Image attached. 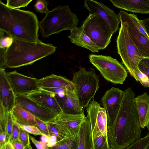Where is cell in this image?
Masks as SVG:
<instances>
[{
	"instance_id": "obj_16",
	"label": "cell",
	"mask_w": 149,
	"mask_h": 149,
	"mask_svg": "<svg viewBox=\"0 0 149 149\" xmlns=\"http://www.w3.org/2000/svg\"><path fill=\"white\" fill-rule=\"evenodd\" d=\"M54 94L63 112L67 114H77L84 112V108L74 91L68 90L64 93Z\"/></svg>"
},
{
	"instance_id": "obj_10",
	"label": "cell",
	"mask_w": 149,
	"mask_h": 149,
	"mask_svg": "<svg viewBox=\"0 0 149 149\" xmlns=\"http://www.w3.org/2000/svg\"><path fill=\"white\" fill-rule=\"evenodd\" d=\"M86 117L84 112L77 114H67L62 112L52 124L65 137L78 138L82 125Z\"/></svg>"
},
{
	"instance_id": "obj_31",
	"label": "cell",
	"mask_w": 149,
	"mask_h": 149,
	"mask_svg": "<svg viewBox=\"0 0 149 149\" xmlns=\"http://www.w3.org/2000/svg\"><path fill=\"white\" fill-rule=\"evenodd\" d=\"M17 124L20 128L29 133L35 135L49 137L43 133L37 126L33 125H23L17 123Z\"/></svg>"
},
{
	"instance_id": "obj_48",
	"label": "cell",
	"mask_w": 149,
	"mask_h": 149,
	"mask_svg": "<svg viewBox=\"0 0 149 149\" xmlns=\"http://www.w3.org/2000/svg\"><path fill=\"white\" fill-rule=\"evenodd\" d=\"M148 149H149V147L148 148Z\"/></svg>"
},
{
	"instance_id": "obj_29",
	"label": "cell",
	"mask_w": 149,
	"mask_h": 149,
	"mask_svg": "<svg viewBox=\"0 0 149 149\" xmlns=\"http://www.w3.org/2000/svg\"><path fill=\"white\" fill-rule=\"evenodd\" d=\"M14 40L9 36H5L4 32L0 30V48H8L12 45Z\"/></svg>"
},
{
	"instance_id": "obj_4",
	"label": "cell",
	"mask_w": 149,
	"mask_h": 149,
	"mask_svg": "<svg viewBox=\"0 0 149 149\" xmlns=\"http://www.w3.org/2000/svg\"><path fill=\"white\" fill-rule=\"evenodd\" d=\"M79 20L68 6H59L49 11L39 22V28L44 38L58 34L65 30H70L77 27Z\"/></svg>"
},
{
	"instance_id": "obj_45",
	"label": "cell",
	"mask_w": 149,
	"mask_h": 149,
	"mask_svg": "<svg viewBox=\"0 0 149 149\" xmlns=\"http://www.w3.org/2000/svg\"><path fill=\"white\" fill-rule=\"evenodd\" d=\"M146 67L149 68V58H145L140 62Z\"/></svg>"
},
{
	"instance_id": "obj_23",
	"label": "cell",
	"mask_w": 149,
	"mask_h": 149,
	"mask_svg": "<svg viewBox=\"0 0 149 149\" xmlns=\"http://www.w3.org/2000/svg\"><path fill=\"white\" fill-rule=\"evenodd\" d=\"M13 121L23 125L37 126L36 117L30 112L16 103L10 111Z\"/></svg>"
},
{
	"instance_id": "obj_33",
	"label": "cell",
	"mask_w": 149,
	"mask_h": 149,
	"mask_svg": "<svg viewBox=\"0 0 149 149\" xmlns=\"http://www.w3.org/2000/svg\"><path fill=\"white\" fill-rule=\"evenodd\" d=\"M49 2L45 0H37L34 5L35 9L40 13H47L49 10L47 8Z\"/></svg>"
},
{
	"instance_id": "obj_14",
	"label": "cell",
	"mask_w": 149,
	"mask_h": 149,
	"mask_svg": "<svg viewBox=\"0 0 149 149\" xmlns=\"http://www.w3.org/2000/svg\"><path fill=\"white\" fill-rule=\"evenodd\" d=\"M15 103L30 112L36 118L47 123H54L58 115L32 100L27 95H16Z\"/></svg>"
},
{
	"instance_id": "obj_17",
	"label": "cell",
	"mask_w": 149,
	"mask_h": 149,
	"mask_svg": "<svg viewBox=\"0 0 149 149\" xmlns=\"http://www.w3.org/2000/svg\"><path fill=\"white\" fill-rule=\"evenodd\" d=\"M16 96L8 80L4 67L0 68V104L8 112L14 106Z\"/></svg>"
},
{
	"instance_id": "obj_30",
	"label": "cell",
	"mask_w": 149,
	"mask_h": 149,
	"mask_svg": "<svg viewBox=\"0 0 149 149\" xmlns=\"http://www.w3.org/2000/svg\"><path fill=\"white\" fill-rule=\"evenodd\" d=\"M32 1V0H7L6 5L8 7L11 8L18 9L20 8L26 7Z\"/></svg>"
},
{
	"instance_id": "obj_9",
	"label": "cell",
	"mask_w": 149,
	"mask_h": 149,
	"mask_svg": "<svg viewBox=\"0 0 149 149\" xmlns=\"http://www.w3.org/2000/svg\"><path fill=\"white\" fill-rule=\"evenodd\" d=\"M118 16L141 54L144 58H149V39L141 32L139 28L140 19L137 16L120 10Z\"/></svg>"
},
{
	"instance_id": "obj_44",
	"label": "cell",
	"mask_w": 149,
	"mask_h": 149,
	"mask_svg": "<svg viewBox=\"0 0 149 149\" xmlns=\"http://www.w3.org/2000/svg\"><path fill=\"white\" fill-rule=\"evenodd\" d=\"M139 68L142 72L146 74L149 78V68L140 62L139 65Z\"/></svg>"
},
{
	"instance_id": "obj_15",
	"label": "cell",
	"mask_w": 149,
	"mask_h": 149,
	"mask_svg": "<svg viewBox=\"0 0 149 149\" xmlns=\"http://www.w3.org/2000/svg\"><path fill=\"white\" fill-rule=\"evenodd\" d=\"M124 91L112 87L106 91L101 98V102L107 115L108 125L114 122L119 109Z\"/></svg>"
},
{
	"instance_id": "obj_34",
	"label": "cell",
	"mask_w": 149,
	"mask_h": 149,
	"mask_svg": "<svg viewBox=\"0 0 149 149\" xmlns=\"http://www.w3.org/2000/svg\"><path fill=\"white\" fill-rule=\"evenodd\" d=\"M30 136L28 133L19 127L18 140L23 144L25 147L30 144Z\"/></svg>"
},
{
	"instance_id": "obj_11",
	"label": "cell",
	"mask_w": 149,
	"mask_h": 149,
	"mask_svg": "<svg viewBox=\"0 0 149 149\" xmlns=\"http://www.w3.org/2000/svg\"><path fill=\"white\" fill-rule=\"evenodd\" d=\"M86 110L92 138L100 135L107 138V117L105 109L93 99L86 107Z\"/></svg>"
},
{
	"instance_id": "obj_47",
	"label": "cell",
	"mask_w": 149,
	"mask_h": 149,
	"mask_svg": "<svg viewBox=\"0 0 149 149\" xmlns=\"http://www.w3.org/2000/svg\"><path fill=\"white\" fill-rule=\"evenodd\" d=\"M24 149H33L32 147L30 144L26 146Z\"/></svg>"
},
{
	"instance_id": "obj_28",
	"label": "cell",
	"mask_w": 149,
	"mask_h": 149,
	"mask_svg": "<svg viewBox=\"0 0 149 149\" xmlns=\"http://www.w3.org/2000/svg\"><path fill=\"white\" fill-rule=\"evenodd\" d=\"M149 147V132L145 137L137 140L125 149H148Z\"/></svg>"
},
{
	"instance_id": "obj_2",
	"label": "cell",
	"mask_w": 149,
	"mask_h": 149,
	"mask_svg": "<svg viewBox=\"0 0 149 149\" xmlns=\"http://www.w3.org/2000/svg\"><path fill=\"white\" fill-rule=\"evenodd\" d=\"M39 22L29 10L13 8L0 1V30L14 39L31 42L38 39Z\"/></svg>"
},
{
	"instance_id": "obj_36",
	"label": "cell",
	"mask_w": 149,
	"mask_h": 149,
	"mask_svg": "<svg viewBox=\"0 0 149 149\" xmlns=\"http://www.w3.org/2000/svg\"><path fill=\"white\" fill-rule=\"evenodd\" d=\"M48 128L50 136L54 135L57 138V141H60L64 138V136L55 127L54 125L51 123H47Z\"/></svg>"
},
{
	"instance_id": "obj_27",
	"label": "cell",
	"mask_w": 149,
	"mask_h": 149,
	"mask_svg": "<svg viewBox=\"0 0 149 149\" xmlns=\"http://www.w3.org/2000/svg\"><path fill=\"white\" fill-rule=\"evenodd\" d=\"M92 139L93 149H112L107 138L103 136H97Z\"/></svg>"
},
{
	"instance_id": "obj_20",
	"label": "cell",
	"mask_w": 149,
	"mask_h": 149,
	"mask_svg": "<svg viewBox=\"0 0 149 149\" xmlns=\"http://www.w3.org/2000/svg\"><path fill=\"white\" fill-rule=\"evenodd\" d=\"M37 83L40 88H63L70 90H74V84L72 81L53 74L38 79Z\"/></svg>"
},
{
	"instance_id": "obj_18",
	"label": "cell",
	"mask_w": 149,
	"mask_h": 149,
	"mask_svg": "<svg viewBox=\"0 0 149 149\" xmlns=\"http://www.w3.org/2000/svg\"><path fill=\"white\" fill-rule=\"evenodd\" d=\"M27 95L32 100L58 115L63 112L53 93L40 88Z\"/></svg>"
},
{
	"instance_id": "obj_46",
	"label": "cell",
	"mask_w": 149,
	"mask_h": 149,
	"mask_svg": "<svg viewBox=\"0 0 149 149\" xmlns=\"http://www.w3.org/2000/svg\"><path fill=\"white\" fill-rule=\"evenodd\" d=\"M5 149H14L11 143L9 141L7 142Z\"/></svg>"
},
{
	"instance_id": "obj_40",
	"label": "cell",
	"mask_w": 149,
	"mask_h": 149,
	"mask_svg": "<svg viewBox=\"0 0 149 149\" xmlns=\"http://www.w3.org/2000/svg\"><path fill=\"white\" fill-rule=\"evenodd\" d=\"M6 48H0V68L6 66L5 53Z\"/></svg>"
},
{
	"instance_id": "obj_32",
	"label": "cell",
	"mask_w": 149,
	"mask_h": 149,
	"mask_svg": "<svg viewBox=\"0 0 149 149\" xmlns=\"http://www.w3.org/2000/svg\"><path fill=\"white\" fill-rule=\"evenodd\" d=\"M134 74L138 81H139L143 86L149 88V78L146 74L142 72L139 68L135 70Z\"/></svg>"
},
{
	"instance_id": "obj_37",
	"label": "cell",
	"mask_w": 149,
	"mask_h": 149,
	"mask_svg": "<svg viewBox=\"0 0 149 149\" xmlns=\"http://www.w3.org/2000/svg\"><path fill=\"white\" fill-rule=\"evenodd\" d=\"M19 131V127L17 123L13 121L11 137L9 141L11 143L18 140Z\"/></svg>"
},
{
	"instance_id": "obj_12",
	"label": "cell",
	"mask_w": 149,
	"mask_h": 149,
	"mask_svg": "<svg viewBox=\"0 0 149 149\" xmlns=\"http://www.w3.org/2000/svg\"><path fill=\"white\" fill-rule=\"evenodd\" d=\"M8 80L16 96L28 95L40 90L38 79L19 73L16 71L6 72Z\"/></svg>"
},
{
	"instance_id": "obj_41",
	"label": "cell",
	"mask_w": 149,
	"mask_h": 149,
	"mask_svg": "<svg viewBox=\"0 0 149 149\" xmlns=\"http://www.w3.org/2000/svg\"><path fill=\"white\" fill-rule=\"evenodd\" d=\"M140 23L149 36V17L143 20H140Z\"/></svg>"
},
{
	"instance_id": "obj_8",
	"label": "cell",
	"mask_w": 149,
	"mask_h": 149,
	"mask_svg": "<svg viewBox=\"0 0 149 149\" xmlns=\"http://www.w3.org/2000/svg\"><path fill=\"white\" fill-rule=\"evenodd\" d=\"M81 26L100 50L105 49L111 42L113 33L99 15L89 14Z\"/></svg>"
},
{
	"instance_id": "obj_21",
	"label": "cell",
	"mask_w": 149,
	"mask_h": 149,
	"mask_svg": "<svg viewBox=\"0 0 149 149\" xmlns=\"http://www.w3.org/2000/svg\"><path fill=\"white\" fill-rule=\"evenodd\" d=\"M116 8L142 14L149 13V0H110Z\"/></svg>"
},
{
	"instance_id": "obj_42",
	"label": "cell",
	"mask_w": 149,
	"mask_h": 149,
	"mask_svg": "<svg viewBox=\"0 0 149 149\" xmlns=\"http://www.w3.org/2000/svg\"><path fill=\"white\" fill-rule=\"evenodd\" d=\"M57 141V138L55 136L51 135L49 137L47 142V144L49 148L55 146Z\"/></svg>"
},
{
	"instance_id": "obj_13",
	"label": "cell",
	"mask_w": 149,
	"mask_h": 149,
	"mask_svg": "<svg viewBox=\"0 0 149 149\" xmlns=\"http://www.w3.org/2000/svg\"><path fill=\"white\" fill-rule=\"evenodd\" d=\"M84 6L89 11V14L99 15L106 23L113 34L119 28L120 21L114 11L103 4L93 0H86Z\"/></svg>"
},
{
	"instance_id": "obj_5",
	"label": "cell",
	"mask_w": 149,
	"mask_h": 149,
	"mask_svg": "<svg viewBox=\"0 0 149 149\" xmlns=\"http://www.w3.org/2000/svg\"><path fill=\"white\" fill-rule=\"evenodd\" d=\"M117 52L123 63L131 76L136 81L138 80L134 71L139 68V65L144 57L130 38L127 31L121 24L116 39Z\"/></svg>"
},
{
	"instance_id": "obj_6",
	"label": "cell",
	"mask_w": 149,
	"mask_h": 149,
	"mask_svg": "<svg viewBox=\"0 0 149 149\" xmlns=\"http://www.w3.org/2000/svg\"><path fill=\"white\" fill-rule=\"evenodd\" d=\"M72 81L75 93L84 108L93 99L98 89L99 78L95 71H88L80 68L73 74Z\"/></svg>"
},
{
	"instance_id": "obj_35",
	"label": "cell",
	"mask_w": 149,
	"mask_h": 149,
	"mask_svg": "<svg viewBox=\"0 0 149 149\" xmlns=\"http://www.w3.org/2000/svg\"><path fill=\"white\" fill-rule=\"evenodd\" d=\"M35 120L37 126L44 134L49 137L50 136L48 126V123H46L40 119L35 118Z\"/></svg>"
},
{
	"instance_id": "obj_43",
	"label": "cell",
	"mask_w": 149,
	"mask_h": 149,
	"mask_svg": "<svg viewBox=\"0 0 149 149\" xmlns=\"http://www.w3.org/2000/svg\"><path fill=\"white\" fill-rule=\"evenodd\" d=\"M14 149H24L25 146L18 140L11 143Z\"/></svg>"
},
{
	"instance_id": "obj_7",
	"label": "cell",
	"mask_w": 149,
	"mask_h": 149,
	"mask_svg": "<svg viewBox=\"0 0 149 149\" xmlns=\"http://www.w3.org/2000/svg\"><path fill=\"white\" fill-rule=\"evenodd\" d=\"M90 62L100 72L107 81L114 84H123L127 73L123 65L111 56L91 54L89 56Z\"/></svg>"
},
{
	"instance_id": "obj_24",
	"label": "cell",
	"mask_w": 149,
	"mask_h": 149,
	"mask_svg": "<svg viewBox=\"0 0 149 149\" xmlns=\"http://www.w3.org/2000/svg\"><path fill=\"white\" fill-rule=\"evenodd\" d=\"M78 149H93L92 131L87 117L81 127Z\"/></svg>"
},
{
	"instance_id": "obj_39",
	"label": "cell",
	"mask_w": 149,
	"mask_h": 149,
	"mask_svg": "<svg viewBox=\"0 0 149 149\" xmlns=\"http://www.w3.org/2000/svg\"><path fill=\"white\" fill-rule=\"evenodd\" d=\"M7 142L5 133L3 130L0 129V149H5Z\"/></svg>"
},
{
	"instance_id": "obj_25",
	"label": "cell",
	"mask_w": 149,
	"mask_h": 149,
	"mask_svg": "<svg viewBox=\"0 0 149 149\" xmlns=\"http://www.w3.org/2000/svg\"><path fill=\"white\" fill-rule=\"evenodd\" d=\"M79 138H66L58 141L56 145L49 149H78Z\"/></svg>"
},
{
	"instance_id": "obj_3",
	"label": "cell",
	"mask_w": 149,
	"mask_h": 149,
	"mask_svg": "<svg viewBox=\"0 0 149 149\" xmlns=\"http://www.w3.org/2000/svg\"><path fill=\"white\" fill-rule=\"evenodd\" d=\"M56 47L40 41L31 42L14 39L5 53L6 66L15 68L31 65L54 53Z\"/></svg>"
},
{
	"instance_id": "obj_26",
	"label": "cell",
	"mask_w": 149,
	"mask_h": 149,
	"mask_svg": "<svg viewBox=\"0 0 149 149\" xmlns=\"http://www.w3.org/2000/svg\"><path fill=\"white\" fill-rule=\"evenodd\" d=\"M13 120L11 112L7 113L1 124L0 129L3 130L6 135L7 142L11 139L13 127Z\"/></svg>"
},
{
	"instance_id": "obj_38",
	"label": "cell",
	"mask_w": 149,
	"mask_h": 149,
	"mask_svg": "<svg viewBox=\"0 0 149 149\" xmlns=\"http://www.w3.org/2000/svg\"><path fill=\"white\" fill-rule=\"evenodd\" d=\"M30 139L32 143L35 145L37 149H49L47 143L37 140L33 136H30Z\"/></svg>"
},
{
	"instance_id": "obj_19",
	"label": "cell",
	"mask_w": 149,
	"mask_h": 149,
	"mask_svg": "<svg viewBox=\"0 0 149 149\" xmlns=\"http://www.w3.org/2000/svg\"><path fill=\"white\" fill-rule=\"evenodd\" d=\"M134 101L140 128L149 130V95L145 92L135 97Z\"/></svg>"
},
{
	"instance_id": "obj_1",
	"label": "cell",
	"mask_w": 149,
	"mask_h": 149,
	"mask_svg": "<svg viewBox=\"0 0 149 149\" xmlns=\"http://www.w3.org/2000/svg\"><path fill=\"white\" fill-rule=\"evenodd\" d=\"M135 95L129 87L123 97L115 120L108 125L107 136L112 149H125L141 138V131L134 101Z\"/></svg>"
},
{
	"instance_id": "obj_22",
	"label": "cell",
	"mask_w": 149,
	"mask_h": 149,
	"mask_svg": "<svg viewBox=\"0 0 149 149\" xmlns=\"http://www.w3.org/2000/svg\"><path fill=\"white\" fill-rule=\"evenodd\" d=\"M70 31L68 37L72 43L78 46L88 49L93 53L97 52L100 50L83 31L81 26L77 27Z\"/></svg>"
}]
</instances>
